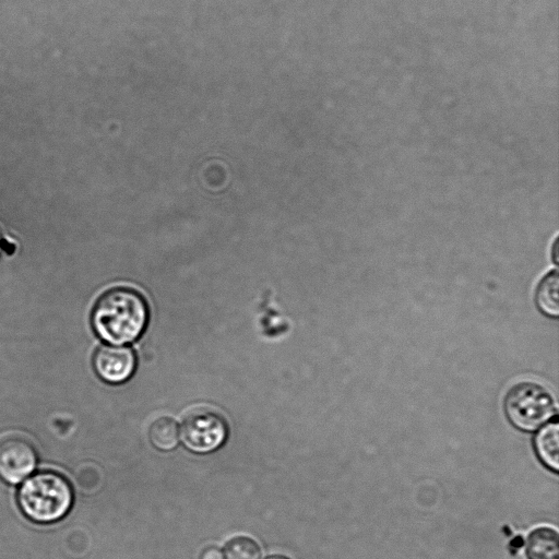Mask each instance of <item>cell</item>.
<instances>
[{
    "label": "cell",
    "instance_id": "8fae6325",
    "mask_svg": "<svg viewBox=\"0 0 559 559\" xmlns=\"http://www.w3.org/2000/svg\"><path fill=\"white\" fill-rule=\"evenodd\" d=\"M223 555L224 559H260L261 550L251 538L239 536L226 544Z\"/></svg>",
    "mask_w": 559,
    "mask_h": 559
},
{
    "label": "cell",
    "instance_id": "4fadbf2b",
    "mask_svg": "<svg viewBox=\"0 0 559 559\" xmlns=\"http://www.w3.org/2000/svg\"><path fill=\"white\" fill-rule=\"evenodd\" d=\"M558 237H556L554 243H552V249H551V257H552V261L554 263L557 265L558 264V257H559V253H558Z\"/></svg>",
    "mask_w": 559,
    "mask_h": 559
},
{
    "label": "cell",
    "instance_id": "6da1fadb",
    "mask_svg": "<svg viewBox=\"0 0 559 559\" xmlns=\"http://www.w3.org/2000/svg\"><path fill=\"white\" fill-rule=\"evenodd\" d=\"M147 321L146 301L129 287H115L104 293L95 302L91 316L95 333L114 345L135 341Z\"/></svg>",
    "mask_w": 559,
    "mask_h": 559
},
{
    "label": "cell",
    "instance_id": "8992f818",
    "mask_svg": "<svg viewBox=\"0 0 559 559\" xmlns=\"http://www.w3.org/2000/svg\"><path fill=\"white\" fill-rule=\"evenodd\" d=\"M136 359L133 350L121 345H102L93 357L97 376L105 382L119 384L133 374Z\"/></svg>",
    "mask_w": 559,
    "mask_h": 559
},
{
    "label": "cell",
    "instance_id": "52a82bcc",
    "mask_svg": "<svg viewBox=\"0 0 559 559\" xmlns=\"http://www.w3.org/2000/svg\"><path fill=\"white\" fill-rule=\"evenodd\" d=\"M535 453L548 469L555 474L559 471V423L555 417L539 428L534 438Z\"/></svg>",
    "mask_w": 559,
    "mask_h": 559
},
{
    "label": "cell",
    "instance_id": "30bf717a",
    "mask_svg": "<svg viewBox=\"0 0 559 559\" xmlns=\"http://www.w3.org/2000/svg\"><path fill=\"white\" fill-rule=\"evenodd\" d=\"M152 444L160 451L175 449L179 441V427L170 417L163 416L152 423L148 430Z\"/></svg>",
    "mask_w": 559,
    "mask_h": 559
},
{
    "label": "cell",
    "instance_id": "7a4b0ae2",
    "mask_svg": "<svg viewBox=\"0 0 559 559\" xmlns=\"http://www.w3.org/2000/svg\"><path fill=\"white\" fill-rule=\"evenodd\" d=\"M17 502L22 512L37 523H53L68 514L73 504L70 483L60 474L39 472L20 487Z\"/></svg>",
    "mask_w": 559,
    "mask_h": 559
},
{
    "label": "cell",
    "instance_id": "7c38bea8",
    "mask_svg": "<svg viewBox=\"0 0 559 559\" xmlns=\"http://www.w3.org/2000/svg\"><path fill=\"white\" fill-rule=\"evenodd\" d=\"M200 559H224V555L217 547L211 546L203 550Z\"/></svg>",
    "mask_w": 559,
    "mask_h": 559
},
{
    "label": "cell",
    "instance_id": "9c48e42d",
    "mask_svg": "<svg viewBox=\"0 0 559 559\" xmlns=\"http://www.w3.org/2000/svg\"><path fill=\"white\" fill-rule=\"evenodd\" d=\"M535 304L540 313L557 319L559 316V274L557 270L548 272L538 283Z\"/></svg>",
    "mask_w": 559,
    "mask_h": 559
},
{
    "label": "cell",
    "instance_id": "277c9868",
    "mask_svg": "<svg viewBox=\"0 0 559 559\" xmlns=\"http://www.w3.org/2000/svg\"><path fill=\"white\" fill-rule=\"evenodd\" d=\"M228 435L223 416L211 409H195L182 420L179 430L185 447L194 453H210L225 442Z\"/></svg>",
    "mask_w": 559,
    "mask_h": 559
},
{
    "label": "cell",
    "instance_id": "3957f363",
    "mask_svg": "<svg viewBox=\"0 0 559 559\" xmlns=\"http://www.w3.org/2000/svg\"><path fill=\"white\" fill-rule=\"evenodd\" d=\"M503 411L510 424L522 431H535L558 417L552 394L534 381L513 384L503 397Z\"/></svg>",
    "mask_w": 559,
    "mask_h": 559
},
{
    "label": "cell",
    "instance_id": "9a60e30c",
    "mask_svg": "<svg viewBox=\"0 0 559 559\" xmlns=\"http://www.w3.org/2000/svg\"><path fill=\"white\" fill-rule=\"evenodd\" d=\"M1 243H2V235H1V231H0V250H1Z\"/></svg>",
    "mask_w": 559,
    "mask_h": 559
},
{
    "label": "cell",
    "instance_id": "5bb4252c",
    "mask_svg": "<svg viewBox=\"0 0 559 559\" xmlns=\"http://www.w3.org/2000/svg\"><path fill=\"white\" fill-rule=\"evenodd\" d=\"M265 559H289V558H287L285 556H282V555H273V556H270V557H267Z\"/></svg>",
    "mask_w": 559,
    "mask_h": 559
},
{
    "label": "cell",
    "instance_id": "5b68a950",
    "mask_svg": "<svg viewBox=\"0 0 559 559\" xmlns=\"http://www.w3.org/2000/svg\"><path fill=\"white\" fill-rule=\"evenodd\" d=\"M37 464L34 447L19 437L0 442V478L15 485L33 473Z\"/></svg>",
    "mask_w": 559,
    "mask_h": 559
},
{
    "label": "cell",
    "instance_id": "ba28073f",
    "mask_svg": "<svg viewBox=\"0 0 559 559\" xmlns=\"http://www.w3.org/2000/svg\"><path fill=\"white\" fill-rule=\"evenodd\" d=\"M527 559H559V534L550 526H538L527 536L525 543Z\"/></svg>",
    "mask_w": 559,
    "mask_h": 559
}]
</instances>
